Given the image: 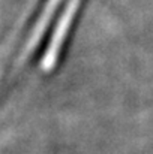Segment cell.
Instances as JSON below:
<instances>
[{
  "mask_svg": "<svg viewBox=\"0 0 153 154\" xmlns=\"http://www.w3.org/2000/svg\"><path fill=\"white\" fill-rule=\"evenodd\" d=\"M80 2L81 0H69L66 9H65V14L62 15V18L59 20V24L53 33V38H51V42L45 51L44 55V60H42V67L44 70H50L54 67L56 61H57V57L60 54L62 50V45L66 39V35L69 32V27L74 21V17H75V12L80 6Z\"/></svg>",
  "mask_w": 153,
  "mask_h": 154,
  "instance_id": "1",
  "label": "cell"
}]
</instances>
